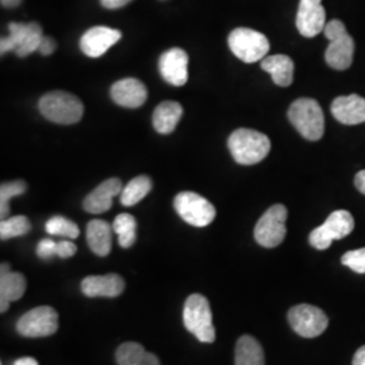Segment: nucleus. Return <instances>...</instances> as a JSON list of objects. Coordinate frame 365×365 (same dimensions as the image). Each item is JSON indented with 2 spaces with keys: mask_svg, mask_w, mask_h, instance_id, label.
Returning a JSON list of instances; mask_svg holds the SVG:
<instances>
[{
  "mask_svg": "<svg viewBox=\"0 0 365 365\" xmlns=\"http://www.w3.org/2000/svg\"><path fill=\"white\" fill-rule=\"evenodd\" d=\"M38 107L43 117L58 125L78 123L84 114L81 101L66 91L48 92L39 99Z\"/></svg>",
  "mask_w": 365,
  "mask_h": 365,
  "instance_id": "7ed1b4c3",
  "label": "nucleus"
},
{
  "mask_svg": "<svg viewBox=\"0 0 365 365\" xmlns=\"http://www.w3.org/2000/svg\"><path fill=\"white\" fill-rule=\"evenodd\" d=\"M287 318L292 330L304 339L321 336L329 325L327 314L312 304L294 306L288 312Z\"/></svg>",
  "mask_w": 365,
  "mask_h": 365,
  "instance_id": "f8f14e48",
  "label": "nucleus"
},
{
  "mask_svg": "<svg viewBox=\"0 0 365 365\" xmlns=\"http://www.w3.org/2000/svg\"><path fill=\"white\" fill-rule=\"evenodd\" d=\"M152 190V180L148 176H137L128 182L120 192V203L131 207L140 203Z\"/></svg>",
  "mask_w": 365,
  "mask_h": 365,
  "instance_id": "393cba45",
  "label": "nucleus"
},
{
  "mask_svg": "<svg viewBox=\"0 0 365 365\" xmlns=\"http://www.w3.org/2000/svg\"><path fill=\"white\" fill-rule=\"evenodd\" d=\"M138 365H160V360L157 359L153 353H145L144 359L140 361Z\"/></svg>",
  "mask_w": 365,
  "mask_h": 365,
  "instance_id": "4c0bfd02",
  "label": "nucleus"
},
{
  "mask_svg": "<svg viewBox=\"0 0 365 365\" xmlns=\"http://www.w3.org/2000/svg\"><path fill=\"white\" fill-rule=\"evenodd\" d=\"M354 229L352 214L346 210H337L327 217L324 225L314 229L309 235V242L318 250H325L333 241L342 240L351 235Z\"/></svg>",
  "mask_w": 365,
  "mask_h": 365,
  "instance_id": "6e6552de",
  "label": "nucleus"
},
{
  "mask_svg": "<svg viewBox=\"0 0 365 365\" xmlns=\"http://www.w3.org/2000/svg\"><path fill=\"white\" fill-rule=\"evenodd\" d=\"M30 229H31L30 221L24 215L6 218V220H1L0 223V238L6 241L10 238L21 237V235H27Z\"/></svg>",
  "mask_w": 365,
  "mask_h": 365,
  "instance_id": "bb28decb",
  "label": "nucleus"
},
{
  "mask_svg": "<svg viewBox=\"0 0 365 365\" xmlns=\"http://www.w3.org/2000/svg\"><path fill=\"white\" fill-rule=\"evenodd\" d=\"M27 190V184L24 180H15V182H3L0 187V217L1 220H6L10 214L9 202L15 196L25 194Z\"/></svg>",
  "mask_w": 365,
  "mask_h": 365,
  "instance_id": "cd10ccee",
  "label": "nucleus"
},
{
  "mask_svg": "<svg viewBox=\"0 0 365 365\" xmlns=\"http://www.w3.org/2000/svg\"><path fill=\"white\" fill-rule=\"evenodd\" d=\"M21 1H22V0H1V4H3L4 7L11 9V7H16V6H19V4H21Z\"/></svg>",
  "mask_w": 365,
  "mask_h": 365,
  "instance_id": "ea45409f",
  "label": "nucleus"
},
{
  "mask_svg": "<svg viewBox=\"0 0 365 365\" xmlns=\"http://www.w3.org/2000/svg\"><path fill=\"white\" fill-rule=\"evenodd\" d=\"M324 33L330 41L325 52L327 66L336 71L348 69L353 63L354 41L346 31V27L339 19H333L327 24Z\"/></svg>",
  "mask_w": 365,
  "mask_h": 365,
  "instance_id": "39448f33",
  "label": "nucleus"
},
{
  "mask_svg": "<svg viewBox=\"0 0 365 365\" xmlns=\"http://www.w3.org/2000/svg\"><path fill=\"white\" fill-rule=\"evenodd\" d=\"M333 117L342 125L365 123V99L360 95L339 96L330 106Z\"/></svg>",
  "mask_w": 365,
  "mask_h": 365,
  "instance_id": "f3484780",
  "label": "nucleus"
},
{
  "mask_svg": "<svg viewBox=\"0 0 365 365\" xmlns=\"http://www.w3.org/2000/svg\"><path fill=\"white\" fill-rule=\"evenodd\" d=\"M288 211L283 205H274L267 210L255 227V240L264 248L279 247L287 235Z\"/></svg>",
  "mask_w": 365,
  "mask_h": 365,
  "instance_id": "0eeeda50",
  "label": "nucleus"
},
{
  "mask_svg": "<svg viewBox=\"0 0 365 365\" xmlns=\"http://www.w3.org/2000/svg\"><path fill=\"white\" fill-rule=\"evenodd\" d=\"M10 34L0 41V53L15 52L18 57H26L38 51L43 38L39 24H10Z\"/></svg>",
  "mask_w": 365,
  "mask_h": 365,
  "instance_id": "1a4fd4ad",
  "label": "nucleus"
},
{
  "mask_svg": "<svg viewBox=\"0 0 365 365\" xmlns=\"http://www.w3.org/2000/svg\"><path fill=\"white\" fill-rule=\"evenodd\" d=\"M354 185L356 188L365 195V170H360L354 178Z\"/></svg>",
  "mask_w": 365,
  "mask_h": 365,
  "instance_id": "c9c22d12",
  "label": "nucleus"
},
{
  "mask_svg": "<svg viewBox=\"0 0 365 365\" xmlns=\"http://www.w3.org/2000/svg\"><path fill=\"white\" fill-rule=\"evenodd\" d=\"M235 365H265L260 342L252 336H242L235 345Z\"/></svg>",
  "mask_w": 365,
  "mask_h": 365,
  "instance_id": "b1692460",
  "label": "nucleus"
},
{
  "mask_svg": "<svg viewBox=\"0 0 365 365\" xmlns=\"http://www.w3.org/2000/svg\"><path fill=\"white\" fill-rule=\"evenodd\" d=\"M45 229L51 235H60V237H66L69 240H75L80 235L78 225L75 222L66 220L61 215L52 217L49 221L46 222Z\"/></svg>",
  "mask_w": 365,
  "mask_h": 365,
  "instance_id": "c85d7f7f",
  "label": "nucleus"
},
{
  "mask_svg": "<svg viewBox=\"0 0 365 365\" xmlns=\"http://www.w3.org/2000/svg\"><path fill=\"white\" fill-rule=\"evenodd\" d=\"M125 289V280L117 274L87 276L81 282V292L88 298H115Z\"/></svg>",
  "mask_w": 365,
  "mask_h": 365,
  "instance_id": "6ab92c4d",
  "label": "nucleus"
},
{
  "mask_svg": "<svg viewBox=\"0 0 365 365\" xmlns=\"http://www.w3.org/2000/svg\"><path fill=\"white\" fill-rule=\"evenodd\" d=\"M37 255L42 260H49L53 256H57V242L49 238L41 240L37 245Z\"/></svg>",
  "mask_w": 365,
  "mask_h": 365,
  "instance_id": "2f4dec72",
  "label": "nucleus"
},
{
  "mask_svg": "<svg viewBox=\"0 0 365 365\" xmlns=\"http://www.w3.org/2000/svg\"><path fill=\"white\" fill-rule=\"evenodd\" d=\"M39 53L42 56H51L56 51V42L52 37H43L39 45Z\"/></svg>",
  "mask_w": 365,
  "mask_h": 365,
  "instance_id": "72a5a7b5",
  "label": "nucleus"
},
{
  "mask_svg": "<svg viewBox=\"0 0 365 365\" xmlns=\"http://www.w3.org/2000/svg\"><path fill=\"white\" fill-rule=\"evenodd\" d=\"M78 252V247L71 241L57 242V256L61 259H69Z\"/></svg>",
  "mask_w": 365,
  "mask_h": 365,
  "instance_id": "473e14b6",
  "label": "nucleus"
},
{
  "mask_svg": "<svg viewBox=\"0 0 365 365\" xmlns=\"http://www.w3.org/2000/svg\"><path fill=\"white\" fill-rule=\"evenodd\" d=\"M123 190L122 182L117 178L107 179L99 184L91 194L86 196L83 202V207L90 214H103L111 209L113 199L119 195Z\"/></svg>",
  "mask_w": 365,
  "mask_h": 365,
  "instance_id": "dca6fc26",
  "label": "nucleus"
},
{
  "mask_svg": "<svg viewBox=\"0 0 365 365\" xmlns=\"http://www.w3.org/2000/svg\"><path fill=\"white\" fill-rule=\"evenodd\" d=\"M227 42L235 57L248 64L264 60L269 52L268 38L260 31L248 27L235 29L230 33Z\"/></svg>",
  "mask_w": 365,
  "mask_h": 365,
  "instance_id": "423d86ee",
  "label": "nucleus"
},
{
  "mask_svg": "<svg viewBox=\"0 0 365 365\" xmlns=\"http://www.w3.org/2000/svg\"><path fill=\"white\" fill-rule=\"evenodd\" d=\"M227 146L238 164L255 165L268 156L271 150V141L260 131L237 129L229 137Z\"/></svg>",
  "mask_w": 365,
  "mask_h": 365,
  "instance_id": "f257e3e1",
  "label": "nucleus"
},
{
  "mask_svg": "<svg viewBox=\"0 0 365 365\" xmlns=\"http://www.w3.org/2000/svg\"><path fill=\"white\" fill-rule=\"evenodd\" d=\"M111 98L117 105L126 108L141 107L148 99V90L138 78H122L113 84Z\"/></svg>",
  "mask_w": 365,
  "mask_h": 365,
  "instance_id": "a211bd4d",
  "label": "nucleus"
},
{
  "mask_svg": "<svg viewBox=\"0 0 365 365\" xmlns=\"http://www.w3.org/2000/svg\"><path fill=\"white\" fill-rule=\"evenodd\" d=\"M9 306H10L9 300L0 299V312L1 313H6L9 310Z\"/></svg>",
  "mask_w": 365,
  "mask_h": 365,
  "instance_id": "a19ab883",
  "label": "nucleus"
},
{
  "mask_svg": "<svg viewBox=\"0 0 365 365\" xmlns=\"http://www.w3.org/2000/svg\"><path fill=\"white\" fill-rule=\"evenodd\" d=\"M131 0H101L102 6L108 9V10H117L120 7H125L126 4H129Z\"/></svg>",
  "mask_w": 365,
  "mask_h": 365,
  "instance_id": "f704fd0d",
  "label": "nucleus"
},
{
  "mask_svg": "<svg viewBox=\"0 0 365 365\" xmlns=\"http://www.w3.org/2000/svg\"><path fill=\"white\" fill-rule=\"evenodd\" d=\"M122 37V33L107 26H95L87 30L80 38V49L86 56L98 58L114 46Z\"/></svg>",
  "mask_w": 365,
  "mask_h": 365,
  "instance_id": "4468645a",
  "label": "nucleus"
},
{
  "mask_svg": "<svg viewBox=\"0 0 365 365\" xmlns=\"http://www.w3.org/2000/svg\"><path fill=\"white\" fill-rule=\"evenodd\" d=\"M26 291V279L19 272H11L7 262L1 264L0 269V299L15 302L19 300Z\"/></svg>",
  "mask_w": 365,
  "mask_h": 365,
  "instance_id": "4be33fe9",
  "label": "nucleus"
},
{
  "mask_svg": "<svg viewBox=\"0 0 365 365\" xmlns=\"http://www.w3.org/2000/svg\"><path fill=\"white\" fill-rule=\"evenodd\" d=\"M341 262L356 274H365V248L349 250L342 255Z\"/></svg>",
  "mask_w": 365,
  "mask_h": 365,
  "instance_id": "7c9ffc66",
  "label": "nucleus"
},
{
  "mask_svg": "<svg viewBox=\"0 0 365 365\" xmlns=\"http://www.w3.org/2000/svg\"><path fill=\"white\" fill-rule=\"evenodd\" d=\"M14 365H39L38 361L33 357H21L18 359Z\"/></svg>",
  "mask_w": 365,
  "mask_h": 365,
  "instance_id": "58836bf2",
  "label": "nucleus"
},
{
  "mask_svg": "<svg viewBox=\"0 0 365 365\" xmlns=\"http://www.w3.org/2000/svg\"><path fill=\"white\" fill-rule=\"evenodd\" d=\"M182 322L185 329L205 344L215 341V329L212 325V313L209 300L200 294L190 295L182 310Z\"/></svg>",
  "mask_w": 365,
  "mask_h": 365,
  "instance_id": "20e7f679",
  "label": "nucleus"
},
{
  "mask_svg": "<svg viewBox=\"0 0 365 365\" xmlns=\"http://www.w3.org/2000/svg\"><path fill=\"white\" fill-rule=\"evenodd\" d=\"M87 242L96 256L106 257L111 252L113 225L102 220H93L87 226Z\"/></svg>",
  "mask_w": 365,
  "mask_h": 365,
  "instance_id": "aec40b11",
  "label": "nucleus"
},
{
  "mask_svg": "<svg viewBox=\"0 0 365 365\" xmlns=\"http://www.w3.org/2000/svg\"><path fill=\"white\" fill-rule=\"evenodd\" d=\"M146 351L138 342H125L117 349L115 359L118 365H138L144 359Z\"/></svg>",
  "mask_w": 365,
  "mask_h": 365,
  "instance_id": "c756f323",
  "label": "nucleus"
},
{
  "mask_svg": "<svg viewBox=\"0 0 365 365\" xmlns=\"http://www.w3.org/2000/svg\"><path fill=\"white\" fill-rule=\"evenodd\" d=\"M288 119L300 135L318 141L325 133V115L319 103L310 98H300L288 110Z\"/></svg>",
  "mask_w": 365,
  "mask_h": 365,
  "instance_id": "f03ea898",
  "label": "nucleus"
},
{
  "mask_svg": "<svg viewBox=\"0 0 365 365\" xmlns=\"http://www.w3.org/2000/svg\"><path fill=\"white\" fill-rule=\"evenodd\" d=\"M261 68L268 72L274 84L279 87H289L294 80V61L284 54L269 56L261 60Z\"/></svg>",
  "mask_w": 365,
  "mask_h": 365,
  "instance_id": "412c9836",
  "label": "nucleus"
},
{
  "mask_svg": "<svg viewBox=\"0 0 365 365\" xmlns=\"http://www.w3.org/2000/svg\"><path fill=\"white\" fill-rule=\"evenodd\" d=\"M352 365H365V345L359 348L357 352L354 353Z\"/></svg>",
  "mask_w": 365,
  "mask_h": 365,
  "instance_id": "e433bc0d",
  "label": "nucleus"
},
{
  "mask_svg": "<svg viewBox=\"0 0 365 365\" xmlns=\"http://www.w3.org/2000/svg\"><path fill=\"white\" fill-rule=\"evenodd\" d=\"M327 26V13L322 0H300L297 14V27L306 38L318 36Z\"/></svg>",
  "mask_w": 365,
  "mask_h": 365,
  "instance_id": "ddd939ff",
  "label": "nucleus"
},
{
  "mask_svg": "<svg viewBox=\"0 0 365 365\" xmlns=\"http://www.w3.org/2000/svg\"><path fill=\"white\" fill-rule=\"evenodd\" d=\"M113 230L117 233L118 242L122 248H130L135 244L137 221L130 214H119L113 223Z\"/></svg>",
  "mask_w": 365,
  "mask_h": 365,
  "instance_id": "a878e982",
  "label": "nucleus"
},
{
  "mask_svg": "<svg viewBox=\"0 0 365 365\" xmlns=\"http://www.w3.org/2000/svg\"><path fill=\"white\" fill-rule=\"evenodd\" d=\"M182 107L178 102L167 101L157 106L153 113V126L160 134H170L182 119Z\"/></svg>",
  "mask_w": 365,
  "mask_h": 365,
  "instance_id": "5701e85b",
  "label": "nucleus"
},
{
  "mask_svg": "<svg viewBox=\"0 0 365 365\" xmlns=\"http://www.w3.org/2000/svg\"><path fill=\"white\" fill-rule=\"evenodd\" d=\"M173 206L182 221L195 227H205L215 220V207L206 197L191 191L176 195Z\"/></svg>",
  "mask_w": 365,
  "mask_h": 365,
  "instance_id": "9d476101",
  "label": "nucleus"
},
{
  "mask_svg": "<svg viewBox=\"0 0 365 365\" xmlns=\"http://www.w3.org/2000/svg\"><path fill=\"white\" fill-rule=\"evenodd\" d=\"M158 69L167 83L182 87L188 80V54L180 48H172L161 54Z\"/></svg>",
  "mask_w": 365,
  "mask_h": 365,
  "instance_id": "2eb2a0df",
  "label": "nucleus"
},
{
  "mask_svg": "<svg viewBox=\"0 0 365 365\" xmlns=\"http://www.w3.org/2000/svg\"><path fill=\"white\" fill-rule=\"evenodd\" d=\"M58 329V314L49 306H39L24 314L16 322L21 336L38 339L53 336Z\"/></svg>",
  "mask_w": 365,
  "mask_h": 365,
  "instance_id": "9b49d317",
  "label": "nucleus"
}]
</instances>
